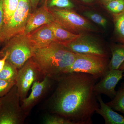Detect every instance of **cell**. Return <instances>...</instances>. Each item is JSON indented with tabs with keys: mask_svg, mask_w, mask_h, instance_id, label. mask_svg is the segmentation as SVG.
<instances>
[{
	"mask_svg": "<svg viewBox=\"0 0 124 124\" xmlns=\"http://www.w3.org/2000/svg\"><path fill=\"white\" fill-rule=\"evenodd\" d=\"M57 88L51 98L52 113L74 124H91L99 108L93 90L97 79L88 73L73 72L58 78Z\"/></svg>",
	"mask_w": 124,
	"mask_h": 124,
	"instance_id": "cell-1",
	"label": "cell"
},
{
	"mask_svg": "<svg viewBox=\"0 0 124 124\" xmlns=\"http://www.w3.org/2000/svg\"><path fill=\"white\" fill-rule=\"evenodd\" d=\"M76 54L63 45L53 42L48 46L36 49L32 59L44 77L57 79L73 63Z\"/></svg>",
	"mask_w": 124,
	"mask_h": 124,
	"instance_id": "cell-2",
	"label": "cell"
},
{
	"mask_svg": "<svg viewBox=\"0 0 124 124\" xmlns=\"http://www.w3.org/2000/svg\"><path fill=\"white\" fill-rule=\"evenodd\" d=\"M0 51V57L7 55L6 61L20 69L29 59L32 57L35 48L31 44L27 35L19 34L5 42Z\"/></svg>",
	"mask_w": 124,
	"mask_h": 124,
	"instance_id": "cell-3",
	"label": "cell"
},
{
	"mask_svg": "<svg viewBox=\"0 0 124 124\" xmlns=\"http://www.w3.org/2000/svg\"><path fill=\"white\" fill-rule=\"evenodd\" d=\"M49 8L54 18V22L72 33L81 35L96 30L93 24L86 19L71 9L56 7Z\"/></svg>",
	"mask_w": 124,
	"mask_h": 124,
	"instance_id": "cell-4",
	"label": "cell"
},
{
	"mask_svg": "<svg viewBox=\"0 0 124 124\" xmlns=\"http://www.w3.org/2000/svg\"><path fill=\"white\" fill-rule=\"evenodd\" d=\"M110 60L100 55L76 54L75 61L66 73L79 72L90 74L98 79L109 70Z\"/></svg>",
	"mask_w": 124,
	"mask_h": 124,
	"instance_id": "cell-5",
	"label": "cell"
},
{
	"mask_svg": "<svg viewBox=\"0 0 124 124\" xmlns=\"http://www.w3.org/2000/svg\"><path fill=\"white\" fill-rule=\"evenodd\" d=\"M20 97L15 85L4 96L0 98V124H20L27 115L19 102Z\"/></svg>",
	"mask_w": 124,
	"mask_h": 124,
	"instance_id": "cell-6",
	"label": "cell"
},
{
	"mask_svg": "<svg viewBox=\"0 0 124 124\" xmlns=\"http://www.w3.org/2000/svg\"><path fill=\"white\" fill-rule=\"evenodd\" d=\"M31 0H19L17 7L10 20L3 26L0 33V43L23 34L32 12Z\"/></svg>",
	"mask_w": 124,
	"mask_h": 124,
	"instance_id": "cell-7",
	"label": "cell"
},
{
	"mask_svg": "<svg viewBox=\"0 0 124 124\" xmlns=\"http://www.w3.org/2000/svg\"><path fill=\"white\" fill-rule=\"evenodd\" d=\"M41 76H44L32 58L19 69L15 85L17 88L20 101L27 97L33 82L39 80Z\"/></svg>",
	"mask_w": 124,
	"mask_h": 124,
	"instance_id": "cell-8",
	"label": "cell"
},
{
	"mask_svg": "<svg viewBox=\"0 0 124 124\" xmlns=\"http://www.w3.org/2000/svg\"><path fill=\"white\" fill-rule=\"evenodd\" d=\"M63 45L75 53L93 54L108 58V51L106 48L87 33L81 34L75 39Z\"/></svg>",
	"mask_w": 124,
	"mask_h": 124,
	"instance_id": "cell-9",
	"label": "cell"
},
{
	"mask_svg": "<svg viewBox=\"0 0 124 124\" xmlns=\"http://www.w3.org/2000/svg\"><path fill=\"white\" fill-rule=\"evenodd\" d=\"M124 70H109L101 78L100 82L95 84L93 90L97 95L103 94L111 99L115 97L116 91L115 88L117 83L122 79Z\"/></svg>",
	"mask_w": 124,
	"mask_h": 124,
	"instance_id": "cell-10",
	"label": "cell"
},
{
	"mask_svg": "<svg viewBox=\"0 0 124 124\" xmlns=\"http://www.w3.org/2000/svg\"><path fill=\"white\" fill-rule=\"evenodd\" d=\"M54 22V18L47 5V0L42 6L31 13L23 34L27 35L39 27Z\"/></svg>",
	"mask_w": 124,
	"mask_h": 124,
	"instance_id": "cell-11",
	"label": "cell"
},
{
	"mask_svg": "<svg viewBox=\"0 0 124 124\" xmlns=\"http://www.w3.org/2000/svg\"><path fill=\"white\" fill-rule=\"evenodd\" d=\"M50 79L48 77L45 76L41 81H36L33 82L30 95L22 101L21 107L26 115L49 88L51 85Z\"/></svg>",
	"mask_w": 124,
	"mask_h": 124,
	"instance_id": "cell-12",
	"label": "cell"
},
{
	"mask_svg": "<svg viewBox=\"0 0 124 124\" xmlns=\"http://www.w3.org/2000/svg\"><path fill=\"white\" fill-rule=\"evenodd\" d=\"M27 35L36 49L48 46L54 42L53 33L48 24L39 27Z\"/></svg>",
	"mask_w": 124,
	"mask_h": 124,
	"instance_id": "cell-13",
	"label": "cell"
},
{
	"mask_svg": "<svg viewBox=\"0 0 124 124\" xmlns=\"http://www.w3.org/2000/svg\"><path fill=\"white\" fill-rule=\"evenodd\" d=\"M98 101L100 107L96 110L95 112L103 117L106 124H124V117L115 112L103 101L100 95H97Z\"/></svg>",
	"mask_w": 124,
	"mask_h": 124,
	"instance_id": "cell-14",
	"label": "cell"
},
{
	"mask_svg": "<svg viewBox=\"0 0 124 124\" xmlns=\"http://www.w3.org/2000/svg\"><path fill=\"white\" fill-rule=\"evenodd\" d=\"M48 25L53 33L54 42L62 45L73 40L80 35L74 34L67 31L55 22Z\"/></svg>",
	"mask_w": 124,
	"mask_h": 124,
	"instance_id": "cell-15",
	"label": "cell"
},
{
	"mask_svg": "<svg viewBox=\"0 0 124 124\" xmlns=\"http://www.w3.org/2000/svg\"><path fill=\"white\" fill-rule=\"evenodd\" d=\"M110 49L112 57L109 63V69H119L124 62V44L112 45Z\"/></svg>",
	"mask_w": 124,
	"mask_h": 124,
	"instance_id": "cell-16",
	"label": "cell"
},
{
	"mask_svg": "<svg viewBox=\"0 0 124 124\" xmlns=\"http://www.w3.org/2000/svg\"><path fill=\"white\" fill-rule=\"evenodd\" d=\"M112 15L116 37L120 42L124 44V10Z\"/></svg>",
	"mask_w": 124,
	"mask_h": 124,
	"instance_id": "cell-17",
	"label": "cell"
},
{
	"mask_svg": "<svg viewBox=\"0 0 124 124\" xmlns=\"http://www.w3.org/2000/svg\"><path fill=\"white\" fill-rule=\"evenodd\" d=\"M18 71L16 67L6 61L4 68L0 72V79L9 82H16Z\"/></svg>",
	"mask_w": 124,
	"mask_h": 124,
	"instance_id": "cell-18",
	"label": "cell"
},
{
	"mask_svg": "<svg viewBox=\"0 0 124 124\" xmlns=\"http://www.w3.org/2000/svg\"><path fill=\"white\" fill-rule=\"evenodd\" d=\"M19 1V0H2L4 25L8 23L12 18L17 7Z\"/></svg>",
	"mask_w": 124,
	"mask_h": 124,
	"instance_id": "cell-19",
	"label": "cell"
},
{
	"mask_svg": "<svg viewBox=\"0 0 124 124\" xmlns=\"http://www.w3.org/2000/svg\"><path fill=\"white\" fill-rule=\"evenodd\" d=\"M106 104L114 111H119L124 115V90L121 88L116 91L115 97Z\"/></svg>",
	"mask_w": 124,
	"mask_h": 124,
	"instance_id": "cell-20",
	"label": "cell"
},
{
	"mask_svg": "<svg viewBox=\"0 0 124 124\" xmlns=\"http://www.w3.org/2000/svg\"><path fill=\"white\" fill-rule=\"evenodd\" d=\"M84 15L96 24L106 28L107 25L106 19L99 14L91 11H86L83 13Z\"/></svg>",
	"mask_w": 124,
	"mask_h": 124,
	"instance_id": "cell-21",
	"label": "cell"
},
{
	"mask_svg": "<svg viewBox=\"0 0 124 124\" xmlns=\"http://www.w3.org/2000/svg\"><path fill=\"white\" fill-rule=\"evenodd\" d=\"M106 7L112 14L120 13L124 10V0H113L106 4Z\"/></svg>",
	"mask_w": 124,
	"mask_h": 124,
	"instance_id": "cell-22",
	"label": "cell"
},
{
	"mask_svg": "<svg viewBox=\"0 0 124 124\" xmlns=\"http://www.w3.org/2000/svg\"><path fill=\"white\" fill-rule=\"evenodd\" d=\"M43 123L46 124H74L71 121L56 115L46 116L44 118Z\"/></svg>",
	"mask_w": 124,
	"mask_h": 124,
	"instance_id": "cell-23",
	"label": "cell"
},
{
	"mask_svg": "<svg viewBox=\"0 0 124 124\" xmlns=\"http://www.w3.org/2000/svg\"><path fill=\"white\" fill-rule=\"evenodd\" d=\"M48 7H56L60 8L71 9L74 5L70 0H51L48 5Z\"/></svg>",
	"mask_w": 124,
	"mask_h": 124,
	"instance_id": "cell-24",
	"label": "cell"
},
{
	"mask_svg": "<svg viewBox=\"0 0 124 124\" xmlns=\"http://www.w3.org/2000/svg\"><path fill=\"white\" fill-rule=\"evenodd\" d=\"M15 84L16 82H9L0 79V98L8 93Z\"/></svg>",
	"mask_w": 124,
	"mask_h": 124,
	"instance_id": "cell-25",
	"label": "cell"
},
{
	"mask_svg": "<svg viewBox=\"0 0 124 124\" xmlns=\"http://www.w3.org/2000/svg\"><path fill=\"white\" fill-rule=\"evenodd\" d=\"M4 13L2 0H0V33L4 25Z\"/></svg>",
	"mask_w": 124,
	"mask_h": 124,
	"instance_id": "cell-26",
	"label": "cell"
},
{
	"mask_svg": "<svg viewBox=\"0 0 124 124\" xmlns=\"http://www.w3.org/2000/svg\"><path fill=\"white\" fill-rule=\"evenodd\" d=\"M7 58V55L5 54L3 57L0 59V72L4 68Z\"/></svg>",
	"mask_w": 124,
	"mask_h": 124,
	"instance_id": "cell-27",
	"label": "cell"
},
{
	"mask_svg": "<svg viewBox=\"0 0 124 124\" xmlns=\"http://www.w3.org/2000/svg\"><path fill=\"white\" fill-rule=\"evenodd\" d=\"M31 5L32 11H34L36 9L37 7L40 0H31Z\"/></svg>",
	"mask_w": 124,
	"mask_h": 124,
	"instance_id": "cell-28",
	"label": "cell"
},
{
	"mask_svg": "<svg viewBox=\"0 0 124 124\" xmlns=\"http://www.w3.org/2000/svg\"><path fill=\"white\" fill-rule=\"evenodd\" d=\"M119 69L121 70H124V62H123V63L120 66Z\"/></svg>",
	"mask_w": 124,
	"mask_h": 124,
	"instance_id": "cell-29",
	"label": "cell"
},
{
	"mask_svg": "<svg viewBox=\"0 0 124 124\" xmlns=\"http://www.w3.org/2000/svg\"><path fill=\"white\" fill-rule=\"evenodd\" d=\"M103 1L106 3V4H107L108 2H110V1H111L113 0H102Z\"/></svg>",
	"mask_w": 124,
	"mask_h": 124,
	"instance_id": "cell-30",
	"label": "cell"
},
{
	"mask_svg": "<svg viewBox=\"0 0 124 124\" xmlns=\"http://www.w3.org/2000/svg\"><path fill=\"white\" fill-rule=\"evenodd\" d=\"M82 0L83 1H85V2H89L92 1L93 0Z\"/></svg>",
	"mask_w": 124,
	"mask_h": 124,
	"instance_id": "cell-31",
	"label": "cell"
},
{
	"mask_svg": "<svg viewBox=\"0 0 124 124\" xmlns=\"http://www.w3.org/2000/svg\"><path fill=\"white\" fill-rule=\"evenodd\" d=\"M123 76H124V75H123ZM121 88L124 90V84H123V85H122V87H121Z\"/></svg>",
	"mask_w": 124,
	"mask_h": 124,
	"instance_id": "cell-32",
	"label": "cell"
}]
</instances>
